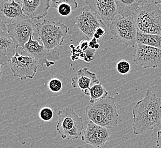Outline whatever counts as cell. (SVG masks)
Segmentation results:
<instances>
[{
    "label": "cell",
    "instance_id": "f546056e",
    "mask_svg": "<svg viewBox=\"0 0 161 148\" xmlns=\"http://www.w3.org/2000/svg\"><path fill=\"white\" fill-rule=\"evenodd\" d=\"M2 74H3V67H2V66L0 65V79L2 77Z\"/></svg>",
    "mask_w": 161,
    "mask_h": 148
},
{
    "label": "cell",
    "instance_id": "7c38bea8",
    "mask_svg": "<svg viewBox=\"0 0 161 148\" xmlns=\"http://www.w3.org/2000/svg\"><path fill=\"white\" fill-rule=\"evenodd\" d=\"M110 135L111 133L108 128L90 121L82 136V140L87 145L101 148L109 140Z\"/></svg>",
    "mask_w": 161,
    "mask_h": 148
},
{
    "label": "cell",
    "instance_id": "277c9868",
    "mask_svg": "<svg viewBox=\"0 0 161 148\" xmlns=\"http://www.w3.org/2000/svg\"><path fill=\"white\" fill-rule=\"evenodd\" d=\"M36 29L40 40L49 51L62 45L69 31L64 24L47 19L36 24Z\"/></svg>",
    "mask_w": 161,
    "mask_h": 148
},
{
    "label": "cell",
    "instance_id": "f1b7e54d",
    "mask_svg": "<svg viewBox=\"0 0 161 148\" xmlns=\"http://www.w3.org/2000/svg\"><path fill=\"white\" fill-rule=\"evenodd\" d=\"M3 32H7L6 25L0 19V33Z\"/></svg>",
    "mask_w": 161,
    "mask_h": 148
},
{
    "label": "cell",
    "instance_id": "6da1fadb",
    "mask_svg": "<svg viewBox=\"0 0 161 148\" xmlns=\"http://www.w3.org/2000/svg\"><path fill=\"white\" fill-rule=\"evenodd\" d=\"M133 131L136 135H143L158 127L161 123V98L150 90L132 109Z\"/></svg>",
    "mask_w": 161,
    "mask_h": 148
},
{
    "label": "cell",
    "instance_id": "3957f363",
    "mask_svg": "<svg viewBox=\"0 0 161 148\" xmlns=\"http://www.w3.org/2000/svg\"><path fill=\"white\" fill-rule=\"evenodd\" d=\"M133 17L138 33L161 35V10L155 1H145Z\"/></svg>",
    "mask_w": 161,
    "mask_h": 148
},
{
    "label": "cell",
    "instance_id": "44dd1931",
    "mask_svg": "<svg viewBox=\"0 0 161 148\" xmlns=\"http://www.w3.org/2000/svg\"><path fill=\"white\" fill-rule=\"evenodd\" d=\"M85 95L90 96V104L103 99L108 96V93L101 83L97 84L84 93Z\"/></svg>",
    "mask_w": 161,
    "mask_h": 148
},
{
    "label": "cell",
    "instance_id": "2e32d148",
    "mask_svg": "<svg viewBox=\"0 0 161 148\" xmlns=\"http://www.w3.org/2000/svg\"><path fill=\"white\" fill-rule=\"evenodd\" d=\"M99 83L100 82L96 74L86 67L78 70L76 77L71 79V86L84 93L94 85Z\"/></svg>",
    "mask_w": 161,
    "mask_h": 148
},
{
    "label": "cell",
    "instance_id": "4fadbf2b",
    "mask_svg": "<svg viewBox=\"0 0 161 148\" xmlns=\"http://www.w3.org/2000/svg\"><path fill=\"white\" fill-rule=\"evenodd\" d=\"M26 17L22 11L20 1L0 0V19L5 25Z\"/></svg>",
    "mask_w": 161,
    "mask_h": 148
},
{
    "label": "cell",
    "instance_id": "ffe728a7",
    "mask_svg": "<svg viewBox=\"0 0 161 148\" xmlns=\"http://www.w3.org/2000/svg\"><path fill=\"white\" fill-rule=\"evenodd\" d=\"M136 45L150 46L161 50V35L142 34L137 32Z\"/></svg>",
    "mask_w": 161,
    "mask_h": 148
},
{
    "label": "cell",
    "instance_id": "d4e9b609",
    "mask_svg": "<svg viewBox=\"0 0 161 148\" xmlns=\"http://www.w3.org/2000/svg\"><path fill=\"white\" fill-rule=\"evenodd\" d=\"M89 41L87 40H81L80 43L78 45L77 49H79V50H80V51H85L87 50L88 49L89 47Z\"/></svg>",
    "mask_w": 161,
    "mask_h": 148
},
{
    "label": "cell",
    "instance_id": "83f0119b",
    "mask_svg": "<svg viewBox=\"0 0 161 148\" xmlns=\"http://www.w3.org/2000/svg\"><path fill=\"white\" fill-rule=\"evenodd\" d=\"M157 139L156 141L157 146L158 148H161V130L157 132Z\"/></svg>",
    "mask_w": 161,
    "mask_h": 148
},
{
    "label": "cell",
    "instance_id": "e0dca14e",
    "mask_svg": "<svg viewBox=\"0 0 161 148\" xmlns=\"http://www.w3.org/2000/svg\"><path fill=\"white\" fill-rule=\"evenodd\" d=\"M17 49L7 32L0 33V65H5L9 63Z\"/></svg>",
    "mask_w": 161,
    "mask_h": 148
},
{
    "label": "cell",
    "instance_id": "d6986e66",
    "mask_svg": "<svg viewBox=\"0 0 161 148\" xmlns=\"http://www.w3.org/2000/svg\"><path fill=\"white\" fill-rule=\"evenodd\" d=\"M50 6L56 8L60 16L67 17L77 8L78 3L75 0H52Z\"/></svg>",
    "mask_w": 161,
    "mask_h": 148
},
{
    "label": "cell",
    "instance_id": "8fae6325",
    "mask_svg": "<svg viewBox=\"0 0 161 148\" xmlns=\"http://www.w3.org/2000/svg\"><path fill=\"white\" fill-rule=\"evenodd\" d=\"M75 25L89 41L98 28L106 26L101 19L98 18L96 14L87 8H84L80 14L75 17Z\"/></svg>",
    "mask_w": 161,
    "mask_h": 148
},
{
    "label": "cell",
    "instance_id": "4316f807",
    "mask_svg": "<svg viewBox=\"0 0 161 148\" xmlns=\"http://www.w3.org/2000/svg\"><path fill=\"white\" fill-rule=\"evenodd\" d=\"M97 40L96 39H95L94 38H93L89 42V47L91 50H95V46L97 44Z\"/></svg>",
    "mask_w": 161,
    "mask_h": 148
},
{
    "label": "cell",
    "instance_id": "9c48e42d",
    "mask_svg": "<svg viewBox=\"0 0 161 148\" xmlns=\"http://www.w3.org/2000/svg\"><path fill=\"white\" fill-rule=\"evenodd\" d=\"M6 29L8 34L17 48H23L36 31V24L28 17L6 25Z\"/></svg>",
    "mask_w": 161,
    "mask_h": 148
},
{
    "label": "cell",
    "instance_id": "8992f818",
    "mask_svg": "<svg viewBox=\"0 0 161 148\" xmlns=\"http://www.w3.org/2000/svg\"><path fill=\"white\" fill-rule=\"evenodd\" d=\"M112 35L127 46L135 47L136 44V27L133 17H121L114 19L109 27Z\"/></svg>",
    "mask_w": 161,
    "mask_h": 148
},
{
    "label": "cell",
    "instance_id": "7402d4cb",
    "mask_svg": "<svg viewBox=\"0 0 161 148\" xmlns=\"http://www.w3.org/2000/svg\"><path fill=\"white\" fill-rule=\"evenodd\" d=\"M54 116V112L53 109L50 107H43L39 111V117L41 120L45 122H49L52 120Z\"/></svg>",
    "mask_w": 161,
    "mask_h": 148
},
{
    "label": "cell",
    "instance_id": "5b68a950",
    "mask_svg": "<svg viewBox=\"0 0 161 148\" xmlns=\"http://www.w3.org/2000/svg\"><path fill=\"white\" fill-rule=\"evenodd\" d=\"M58 120L56 130L63 140H74L80 136L84 129V120L71 108L58 112Z\"/></svg>",
    "mask_w": 161,
    "mask_h": 148
},
{
    "label": "cell",
    "instance_id": "ba28073f",
    "mask_svg": "<svg viewBox=\"0 0 161 148\" xmlns=\"http://www.w3.org/2000/svg\"><path fill=\"white\" fill-rule=\"evenodd\" d=\"M9 63L14 77L21 80L33 79L37 72L38 64L36 61L30 56L19 54L18 51Z\"/></svg>",
    "mask_w": 161,
    "mask_h": 148
},
{
    "label": "cell",
    "instance_id": "5bb4252c",
    "mask_svg": "<svg viewBox=\"0 0 161 148\" xmlns=\"http://www.w3.org/2000/svg\"><path fill=\"white\" fill-rule=\"evenodd\" d=\"M85 3L102 21L112 22L117 14L115 1L86 0Z\"/></svg>",
    "mask_w": 161,
    "mask_h": 148
},
{
    "label": "cell",
    "instance_id": "9a60e30c",
    "mask_svg": "<svg viewBox=\"0 0 161 148\" xmlns=\"http://www.w3.org/2000/svg\"><path fill=\"white\" fill-rule=\"evenodd\" d=\"M20 3L24 14L31 21L43 18L50 7L49 0H24Z\"/></svg>",
    "mask_w": 161,
    "mask_h": 148
},
{
    "label": "cell",
    "instance_id": "484cf974",
    "mask_svg": "<svg viewBox=\"0 0 161 148\" xmlns=\"http://www.w3.org/2000/svg\"><path fill=\"white\" fill-rule=\"evenodd\" d=\"M106 26H103V27H99L98 28L96 31L97 34H98L99 37H101L103 36L106 33Z\"/></svg>",
    "mask_w": 161,
    "mask_h": 148
},
{
    "label": "cell",
    "instance_id": "7a4b0ae2",
    "mask_svg": "<svg viewBox=\"0 0 161 148\" xmlns=\"http://www.w3.org/2000/svg\"><path fill=\"white\" fill-rule=\"evenodd\" d=\"M85 114L87 120L108 130L118 125L117 107L115 99L112 96L90 103L85 107Z\"/></svg>",
    "mask_w": 161,
    "mask_h": 148
},
{
    "label": "cell",
    "instance_id": "ac0fdd59",
    "mask_svg": "<svg viewBox=\"0 0 161 148\" xmlns=\"http://www.w3.org/2000/svg\"><path fill=\"white\" fill-rule=\"evenodd\" d=\"M145 1L115 0L117 12L121 17H133L136 10Z\"/></svg>",
    "mask_w": 161,
    "mask_h": 148
},
{
    "label": "cell",
    "instance_id": "52a82bcc",
    "mask_svg": "<svg viewBox=\"0 0 161 148\" xmlns=\"http://www.w3.org/2000/svg\"><path fill=\"white\" fill-rule=\"evenodd\" d=\"M27 56L34 58L38 65L45 66L50 68L55 65V62L59 59L60 54L57 51H49L47 49L42 43L33 40L31 36L29 41L22 48Z\"/></svg>",
    "mask_w": 161,
    "mask_h": 148
},
{
    "label": "cell",
    "instance_id": "4dcf8cb0",
    "mask_svg": "<svg viewBox=\"0 0 161 148\" xmlns=\"http://www.w3.org/2000/svg\"><path fill=\"white\" fill-rule=\"evenodd\" d=\"M155 3L157 4H160V5H161V1H155Z\"/></svg>",
    "mask_w": 161,
    "mask_h": 148
},
{
    "label": "cell",
    "instance_id": "cb8c5ba5",
    "mask_svg": "<svg viewBox=\"0 0 161 148\" xmlns=\"http://www.w3.org/2000/svg\"><path fill=\"white\" fill-rule=\"evenodd\" d=\"M63 83L62 81L57 78H53L48 82L47 87L52 92H59L63 88Z\"/></svg>",
    "mask_w": 161,
    "mask_h": 148
},
{
    "label": "cell",
    "instance_id": "603a6c76",
    "mask_svg": "<svg viewBox=\"0 0 161 148\" xmlns=\"http://www.w3.org/2000/svg\"><path fill=\"white\" fill-rule=\"evenodd\" d=\"M116 69L118 73L122 75H127L131 70L130 63L126 60H121L116 64Z\"/></svg>",
    "mask_w": 161,
    "mask_h": 148
},
{
    "label": "cell",
    "instance_id": "30bf717a",
    "mask_svg": "<svg viewBox=\"0 0 161 148\" xmlns=\"http://www.w3.org/2000/svg\"><path fill=\"white\" fill-rule=\"evenodd\" d=\"M133 62L144 68H157L161 66V50L153 47L136 45Z\"/></svg>",
    "mask_w": 161,
    "mask_h": 148
}]
</instances>
